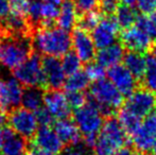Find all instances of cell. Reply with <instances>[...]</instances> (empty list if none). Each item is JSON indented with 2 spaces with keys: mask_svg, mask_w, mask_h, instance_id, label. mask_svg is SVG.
<instances>
[{
  "mask_svg": "<svg viewBox=\"0 0 156 155\" xmlns=\"http://www.w3.org/2000/svg\"><path fill=\"white\" fill-rule=\"evenodd\" d=\"M32 47L45 56L60 58L70 51L71 35L69 31L52 25H43L34 32Z\"/></svg>",
  "mask_w": 156,
  "mask_h": 155,
  "instance_id": "cell-1",
  "label": "cell"
},
{
  "mask_svg": "<svg viewBox=\"0 0 156 155\" xmlns=\"http://www.w3.org/2000/svg\"><path fill=\"white\" fill-rule=\"evenodd\" d=\"M32 41L27 35L9 34L0 39V67L14 70L31 55Z\"/></svg>",
  "mask_w": 156,
  "mask_h": 155,
  "instance_id": "cell-2",
  "label": "cell"
},
{
  "mask_svg": "<svg viewBox=\"0 0 156 155\" xmlns=\"http://www.w3.org/2000/svg\"><path fill=\"white\" fill-rule=\"evenodd\" d=\"M88 102L99 108L104 116L112 117L123 104L124 96L106 79L96 81L89 87Z\"/></svg>",
  "mask_w": 156,
  "mask_h": 155,
  "instance_id": "cell-3",
  "label": "cell"
},
{
  "mask_svg": "<svg viewBox=\"0 0 156 155\" xmlns=\"http://www.w3.org/2000/svg\"><path fill=\"white\" fill-rule=\"evenodd\" d=\"M127 134L118 119L109 117L104 121L93 146L94 155H115L127 143Z\"/></svg>",
  "mask_w": 156,
  "mask_h": 155,
  "instance_id": "cell-4",
  "label": "cell"
},
{
  "mask_svg": "<svg viewBox=\"0 0 156 155\" xmlns=\"http://www.w3.org/2000/svg\"><path fill=\"white\" fill-rule=\"evenodd\" d=\"M73 121L80 131L81 136L84 137L83 143L93 148L94 140L104 123V115L98 107L88 102L74 111Z\"/></svg>",
  "mask_w": 156,
  "mask_h": 155,
  "instance_id": "cell-5",
  "label": "cell"
},
{
  "mask_svg": "<svg viewBox=\"0 0 156 155\" xmlns=\"http://www.w3.org/2000/svg\"><path fill=\"white\" fill-rule=\"evenodd\" d=\"M14 78L27 87L46 86L41 60L37 54L30 55L23 64L14 69Z\"/></svg>",
  "mask_w": 156,
  "mask_h": 155,
  "instance_id": "cell-6",
  "label": "cell"
},
{
  "mask_svg": "<svg viewBox=\"0 0 156 155\" xmlns=\"http://www.w3.org/2000/svg\"><path fill=\"white\" fill-rule=\"evenodd\" d=\"M131 141L138 152H151L156 145V115H149L140 122L137 130L131 135Z\"/></svg>",
  "mask_w": 156,
  "mask_h": 155,
  "instance_id": "cell-7",
  "label": "cell"
},
{
  "mask_svg": "<svg viewBox=\"0 0 156 155\" xmlns=\"http://www.w3.org/2000/svg\"><path fill=\"white\" fill-rule=\"evenodd\" d=\"M123 107L142 120L152 114L156 108V96L146 88L135 89L131 95L127 96Z\"/></svg>",
  "mask_w": 156,
  "mask_h": 155,
  "instance_id": "cell-8",
  "label": "cell"
},
{
  "mask_svg": "<svg viewBox=\"0 0 156 155\" xmlns=\"http://www.w3.org/2000/svg\"><path fill=\"white\" fill-rule=\"evenodd\" d=\"M9 124L13 132L23 138H32L39 125L34 113L23 107H17L11 112Z\"/></svg>",
  "mask_w": 156,
  "mask_h": 155,
  "instance_id": "cell-9",
  "label": "cell"
},
{
  "mask_svg": "<svg viewBox=\"0 0 156 155\" xmlns=\"http://www.w3.org/2000/svg\"><path fill=\"white\" fill-rule=\"evenodd\" d=\"M23 87L14 77H0V106L4 111H13L21 104Z\"/></svg>",
  "mask_w": 156,
  "mask_h": 155,
  "instance_id": "cell-10",
  "label": "cell"
},
{
  "mask_svg": "<svg viewBox=\"0 0 156 155\" xmlns=\"http://www.w3.org/2000/svg\"><path fill=\"white\" fill-rule=\"evenodd\" d=\"M119 30L120 27L114 15L102 17L98 26L91 31V38L97 49H103L117 43Z\"/></svg>",
  "mask_w": 156,
  "mask_h": 155,
  "instance_id": "cell-11",
  "label": "cell"
},
{
  "mask_svg": "<svg viewBox=\"0 0 156 155\" xmlns=\"http://www.w3.org/2000/svg\"><path fill=\"white\" fill-rule=\"evenodd\" d=\"M44 107L50 113L53 119L61 120L69 118L71 110L66 98V93L60 89H51L44 95Z\"/></svg>",
  "mask_w": 156,
  "mask_h": 155,
  "instance_id": "cell-12",
  "label": "cell"
},
{
  "mask_svg": "<svg viewBox=\"0 0 156 155\" xmlns=\"http://www.w3.org/2000/svg\"><path fill=\"white\" fill-rule=\"evenodd\" d=\"M32 145L44 150L50 155L58 154L64 150V143L55 133L54 129H52L50 125L38 128L33 136Z\"/></svg>",
  "mask_w": 156,
  "mask_h": 155,
  "instance_id": "cell-13",
  "label": "cell"
},
{
  "mask_svg": "<svg viewBox=\"0 0 156 155\" xmlns=\"http://www.w3.org/2000/svg\"><path fill=\"white\" fill-rule=\"evenodd\" d=\"M71 46L74 53L79 56L82 62L90 63L96 58V46L91 38V35L85 30L76 28L71 36Z\"/></svg>",
  "mask_w": 156,
  "mask_h": 155,
  "instance_id": "cell-14",
  "label": "cell"
},
{
  "mask_svg": "<svg viewBox=\"0 0 156 155\" xmlns=\"http://www.w3.org/2000/svg\"><path fill=\"white\" fill-rule=\"evenodd\" d=\"M121 45L129 51L134 52H146L151 48L153 39L144 31L136 26L124 29L120 35Z\"/></svg>",
  "mask_w": 156,
  "mask_h": 155,
  "instance_id": "cell-15",
  "label": "cell"
},
{
  "mask_svg": "<svg viewBox=\"0 0 156 155\" xmlns=\"http://www.w3.org/2000/svg\"><path fill=\"white\" fill-rule=\"evenodd\" d=\"M46 86L50 89H60L66 81V73L58 58L45 56L41 60Z\"/></svg>",
  "mask_w": 156,
  "mask_h": 155,
  "instance_id": "cell-16",
  "label": "cell"
},
{
  "mask_svg": "<svg viewBox=\"0 0 156 155\" xmlns=\"http://www.w3.org/2000/svg\"><path fill=\"white\" fill-rule=\"evenodd\" d=\"M108 80L116 86V88L123 96H129L137 86V79L134 77L124 65H116L108 68Z\"/></svg>",
  "mask_w": 156,
  "mask_h": 155,
  "instance_id": "cell-17",
  "label": "cell"
},
{
  "mask_svg": "<svg viewBox=\"0 0 156 155\" xmlns=\"http://www.w3.org/2000/svg\"><path fill=\"white\" fill-rule=\"evenodd\" d=\"M124 54L123 46L121 44L115 43L108 47L99 49V52L96 54V60L98 64L106 69L119 65L123 61Z\"/></svg>",
  "mask_w": 156,
  "mask_h": 155,
  "instance_id": "cell-18",
  "label": "cell"
},
{
  "mask_svg": "<svg viewBox=\"0 0 156 155\" xmlns=\"http://www.w3.org/2000/svg\"><path fill=\"white\" fill-rule=\"evenodd\" d=\"M54 131L64 145H76L81 141V133L73 120L69 118L58 120L54 125Z\"/></svg>",
  "mask_w": 156,
  "mask_h": 155,
  "instance_id": "cell-19",
  "label": "cell"
},
{
  "mask_svg": "<svg viewBox=\"0 0 156 155\" xmlns=\"http://www.w3.org/2000/svg\"><path fill=\"white\" fill-rule=\"evenodd\" d=\"M3 155H25L27 153V143L25 138L12 130H5L1 149Z\"/></svg>",
  "mask_w": 156,
  "mask_h": 155,
  "instance_id": "cell-20",
  "label": "cell"
},
{
  "mask_svg": "<svg viewBox=\"0 0 156 155\" xmlns=\"http://www.w3.org/2000/svg\"><path fill=\"white\" fill-rule=\"evenodd\" d=\"M79 13L72 0H64L61 3L60 13L56 18L58 26L66 31H70L78 23Z\"/></svg>",
  "mask_w": 156,
  "mask_h": 155,
  "instance_id": "cell-21",
  "label": "cell"
},
{
  "mask_svg": "<svg viewBox=\"0 0 156 155\" xmlns=\"http://www.w3.org/2000/svg\"><path fill=\"white\" fill-rule=\"evenodd\" d=\"M123 65L137 80L142 78L147 67V56L140 52L129 51L124 54Z\"/></svg>",
  "mask_w": 156,
  "mask_h": 155,
  "instance_id": "cell-22",
  "label": "cell"
},
{
  "mask_svg": "<svg viewBox=\"0 0 156 155\" xmlns=\"http://www.w3.org/2000/svg\"><path fill=\"white\" fill-rule=\"evenodd\" d=\"M44 95L38 87H28V89L23 90V99H21V105L23 108L35 113L44 105Z\"/></svg>",
  "mask_w": 156,
  "mask_h": 155,
  "instance_id": "cell-23",
  "label": "cell"
},
{
  "mask_svg": "<svg viewBox=\"0 0 156 155\" xmlns=\"http://www.w3.org/2000/svg\"><path fill=\"white\" fill-rule=\"evenodd\" d=\"M138 16H139V14L133 6L125 5V4H119L115 13L116 20H117L119 27L123 30L133 27L136 23Z\"/></svg>",
  "mask_w": 156,
  "mask_h": 155,
  "instance_id": "cell-24",
  "label": "cell"
},
{
  "mask_svg": "<svg viewBox=\"0 0 156 155\" xmlns=\"http://www.w3.org/2000/svg\"><path fill=\"white\" fill-rule=\"evenodd\" d=\"M62 0H49L41 1V23L43 25H52L56 20L60 13V8Z\"/></svg>",
  "mask_w": 156,
  "mask_h": 155,
  "instance_id": "cell-25",
  "label": "cell"
},
{
  "mask_svg": "<svg viewBox=\"0 0 156 155\" xmlns=\"http://www.w3.org/2000/svg\"><path fill=\"white\" fill-rule=\"evenodd\" d=\"M89 82L85 71L79 70L66 78L64 87L67 91H83L89 86Z\"/></svg>",
  "mask_w": 156,
  "mask_h": 155,
  "instance_id": "cell-26",
  "label": "cell"
},
{
  "mask_svg": "<svg viewBox=\"0 0 156 155\" xmlns=\"http://www.w3.org/2000/svg\"><path fill=\"white\" fill-rule=\"evenodd\" d=\"M6 31L10 32V34H17V35H27V32L29 30V25L26 20V17L17 16V15L10 14L4 19Z\"/></svg>",
  "mask_w": 156,
  "mask_h": 155,
  "instance_id": "cell-27",
  "label": "cell"
},
{
  "mask_svg": "<svg viewBox=\"0 0 156 155\" xmlns=\"http://www.w3.org/2000/svg\"><path fill=\"white\" fill-rule=\"evenodd\" d=\"M141 79L144 88L156 93V60L153 55L147 56V67Z\"/></svg>",
  "mask_w": 156,
  "mask_h": 155,
  "instance_id": "cell-28",
  "label": "cell"
},
{
  "mask_svg": "<svg viewBox=\"0 0 156 155\" xmlns=\"http://www.w3.org/2000/svg\"><path fill=\"white\" fill-rule=\"evenodd\" d=\"M118 121L121 124V126L124 129L125 133L127 134V136H131L139 126L141 119H139L138 117H136L135 115H133L131 112L126 110V108L122 107L118 111Z\"/></svg>",
  "mask_w": 156,
  "mask_h": 155,
  "instance_id": "cell-29",
  "label": "cell"
},
{
  "mask_svg": "<svg viewBox=\"0 0 156 155\" xmlns=\"http://www.w3.org/2000/svg\"><path fill=\"white\" fill-rule=\"evenodd\" d=\"M62 63L63 69L65 71L66 76H70L72 73L76 72V71L81 70V66H82V61L79 58L74 52L68 51L66 54L62 56Z\"/></svg>",
  "mask_w": 156,
  "mask_h": 155,
  "instance_id": "cell-30",
  "label": "cell"
},
{
  "mask_svg": "<svg viewBox=\"0 0 156 155\" xmlns=\"http://www.w3.org/2000/svg\"><path fill=\"white\" fill-rule=\"evenodd\" d=\"M101 18H102V14L96 10L86 13V14H83V16L79 20V28L87 32L93 31L100 23Z\"/></svg>",
  "mask_w": 156,
  "mask_h": 155,
  "instance_id": "cell-31",
  "label": "cell"
},
{
  "mask_svg": "<svg viewBox=\"0 0 156 155\" xmlns=\"http://www.w3.org/2000/svg\"><path fill=\"white\" fill-rule=\"evenodd\" d=\"M8 3L10 14L21 17H27L29 14L31 0H8Z\"/></svg>",
  "mask_w": 156,
  "mask_h": 155,
  "instance_id": "cell-32",
  "label": "cell"
},
{
  "mask_svg": "<svg viewBox=\"0 0 156 155\" xmlns=\"http://www.w3.org/2000/svg\"><path fill=\"white\" fill-rule=\"evenodd\" d=\"M61 155H94V152L91 147L80 141L76 145L68 146L61 152Z\"/></svg>",
  "mask_w": 156,
  "mask_h": 155,
  "instance_id": "cell-33",
  "label": "cell"
},
{
  "mask_svg": "<svg viewBox=\"0 0 156 155\" xmlns=\"http://www.w3.org/2000/svg\"><path fill=\"white\" fill-rule=\"evenodd\" d=\"M84 71L87 75L89 80L93 81V82L99 81V80H101V79H104L105 75H106V71H105L104 67H102L97 62L87 63V66L85 67Z\"/></svg>",
  "mask_w": 156,
  "mask_h": 155,
  "instance_id": "cell-34",
  "label": "cell"
},
{
  "mask_svg": "<svg viewBox=\"0 0 156 155\" xmlns=\"http://www.w3.org/2000/svg\"><path fill=\"white\" fill-rule=\"evenodd\" d=\"M66 98L71 108H76L83 106L86 103V96L83 93V91H67Z\"/></svg>",
  "mask_w": 156,
  "mask_h": 155,
  "instance_id": "cell-35",
  "label": "cell"
},
{
  "mask_svg": "<svg viewBox=\"0 0 156 155\" xmlns=\"http://www.w3.org/2000/svg\"><path fill=\"white\" fill-rule=\"evenodd\" d=\"M98 6L101 14L105 16H113L119 6V0H99Z\"/></svg>",
  "mask_w": 156,
  "mask_h": 155,
  "instance_id": "cell-36",
  "label": "cell"
},
{
  "mask_svg": "<svg viewBox=\"0 0 156 155\" xmlns=\"http://www.w3.org/2000/svg\"><path fill=\"white\" fill-rule=\"evenodd\" d=\"M73 3L78 13L83 15L96 10L98 8L99 0H73Z\"/></svg>",
  "mask_w": 156,
  "mask_h": 155,
  "instance_id": "cell-37",
  "label": "cell"
},
{
  "mask_svg": "<svg viewBox=\"0 0 156 155\" xmlns=\"http://www.w3.org/2000/svg\"><path fill=\"white\" fill-rule=\"evenodd\" d=\"M135 4L142 15H151L156 12V0H136Z\"/></svg>",
  "mask_w": 156,
  "mask_h": 155,
  "instance_id": "cell-38",
  "label": "cell"
},
{
  "mask_svg": "<svg viewBox=\"0 0 156 155\" xmlns=\"http://www.w3.org/2000/svg\"><path fill=\"white\" fill-rule=\"evenodd\" d=\"M41 1L39 0H32L30 3L29 14L32 23H41Z\"/></svg>",
  "mask_w": 156,
  "mask_h": 155,
  "instance_id": "cell-39",
  "label": "cell"
},
{
  "mask_svg": "<svg viewBox=\"0 0 156 155\" xmlns=\"http://www.w3.org/2000/svg\"><path fill=\"white\" fill-rule=\"evenodd\" d=\"M34 114H35V116H36L37 122H38V124H41V126L50 125L52 120H53V118L50 115V113L48 112L44 106L41 108H39L38 111H36Z\"/></svg>",
  "mask_w": 156,
  "mask_h": 155,
  "instance_id": "cell-40",
  "label": "cell"
},
{
  "mask_svg": "<svg viewBox=\"0 0 156 155\" xmlns=\"http://www.w3.org/2000/svg\"><path fill=\"white\" fill-rule=\"evenodd\" d=\"M10 13L8 0H0V23L5 19V17Z\"/></svg>",
  "mask_w": 156,
  "mask_h": 155,
  "instance_id": "cell-41",
  "label": "cell"
},
{
  "mask_svg": "<svg viewBox=\"0 0 156 155\" xmlns=\"http://www.w3.org/2000/svg\"><path fill=\"white\" fill-rule=\"evenodd\" d=\"M27 155H50V154L32 145V147L29 150H27Z\"/></svg>",
  "mask_w": 156,
  "mask_h": 155,
  "instance_id": "cell-42",
  "label": "cell"
},
{
  "mask_svg": "<svg viewBox=\"0 0 156 155\" xmlns=\"http://www.w3.org/2000/svg\"><path fill=\"white\" fill-rule=\"evenodd\" d=\"M133 153V151L132 150H129V148H123V149H121L119 152H117L115 155H132Z\"/></svg>",
  "mask_w": 156,
  "mask_h": 155,
  "instance_id": "cell-43",
  "label": "cell"
},
{
  "mask_svg": "<svg viewBox=\"0 0 156 155\" xmlns=\"http://www.w3.org/2000/svg\"><path fill=\"white\" fill-rule=\"evenodd\" d=\"M5 121V115H4V110L0 106V125Z\"/></svg>",
  "mask_w": 156,
  "mask_h": 155,
  "instance_id": "cell-44",
  "label": "cell"
},
{
  "mask_svg": "<svg viewBox=\"0 0 156 155\" xmlns=\"http://www.w3.org/2000/svg\"><path fill=\"white\" fill-rule=\"evenodd\" d=\"M119 1H121L122 4H125V5H129V6H133L134 4L136 3V0H119Z\"/></svg>",
  "mask_w": 156,
  "mask_h": 155,
  "instance_id": "cell-45",
  "label": "cell"
},
{
  "mask_svg": "<svg viewBox=\"0 0 156 155\" xmlns=\"http://www.w3.org/2000/svg\"><path fill=\"white\" fill-rule=\"evenodd\" d=\"M3 135H4V131H2L1 129H0V149H1L2 141H3Z\"/></svg>",
  "mask_w": 156,
  "mask_h": 155,
  "instance_id": "cell-46",
  "label": "cell"
},
{
  "mask_svg": "<svg viewBox=\"0 0 156 155\" xmlns=\"http://www.w3.org/2000/svg\"><path fill=\"white\" fill-rule=\"evenodd\" d=\"M152 55L155 58V60H156V46H154L153 47V49H152Z\"/></svg>",
  "mask_w": 156,
  "mask_h": 155,
  "instance_id": "cell-47",
  "label": "cell"
},
{
  "mask_svg": "<svg viewBox=\"0 0 156 155\" xmlns=\"http://www.w3.org/2000/svg\"><path fill=\"white\" fill-rule=\"evenodd\" d=\"M132 155H146L144 153H141V152H133Z\"/></svg>",
  "mask_w": 156,
  "mask_h": 155,
  "instance_id": "cell-48",
  "label": "cell"
},
{
  "mask_svg": "<svg viewBox=\"0 0 156 155\" xmlns=\"http://www.w3.org/2000/svg\"><path fill=\"white\" fill-rule=\"evenodd\" d=\"M151 152H152V155H156V145L154 146V148H153Z\"/></svg>",
  "mask_w": 156,
  "mask_h": 155,
  "instance_id": "cell-49",
  "label": "cell"
},
{
  "mask_svg": "<svg viewBox=\"0 0 156 155\" xmlns=\"http://www.w3.org/2000/svg\"><path fill=\"white\" fill-rule=\"evenodd\" d=\"M44 1H49V0H44Z\"/></svg>",
  "mask_w": 156,
  "mask_h": 155,
  "instance_id": "cell-50",
  "label": "cell"
}]
</instances>
